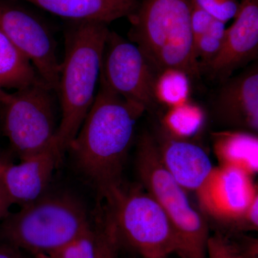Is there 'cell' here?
Returning a JSON list of instances; mask_svg holds the SVG:
<instances>
[{"mask_svg": "<svg viewBox=\"0 0 258 258\" xmlns=\"http://www.w3.org/2000/svg\"><path fill=\"white\" fill-rule=\"evenodd\" d=\"M96 98L69 148L78 169L108 198L122 187L121 176L136 125L145 107L123 99L99 82Z\"/></svg>", "mask_w": 258, "mask_h": 258, "instance_id": "6da1fadb", "label": "cell"}, {"mask_svg": "<svg viewBox=\"0 0 258 258\" xmlns=\"http://www.w3.org/2000/svg\"><path fill=\"white\" fill-rule=\"evenodd\" d=\"M109 31L106 24L77 22L66 33L64 55L56 91L60 98L61 118L55 141L62 156L77 135L96 98Z\"/></svg>", "mask_w": 258, "mask_h": 258, "instance_id": "7a4b0ae2", "label": "cell"}, {"mask_svg": "<svg viewBox=\"0 0 258 258\" xmlns=\"http://www.w3.org/2000/svg\"><path fill=\"white\" fill-rule=\"evenodd\" d=\"M129 37L157 74L166 69L181 70L191 81L201 76L194 52L189 0H141L128 18Z\"/></svg>", "mask_w": 258, "mask_h": 258, "instance_id": "3957f363", "label": "cell"}, {"mask_svg": "<svg viewBox=\"0 0 258 258\" xmlns=\"http://www.w3.org/2000/svg\"><path fill=\"white\" fill-rule=\"evenodd\" d=\"M91 227L79 199L67 193L45 194L9 214L0 226V239L20 250L49 254Z\"/></svg>", "mask_w": 258, "mask_h": 258, "instance_id": "277c9868", "label": "cell"}, {"mask_svg": "<svg viewBox=\"0 0 258 258\" xmlns=\"http://www.w3.org/2000/svg\"><path fill=\"white\" fill-rule=\"evenodd\" d=\"M137 149L139 177L172 225L177 240L176 254L181 258H207L210 235L206 220L161 164L155 139L150 134H144Z\"/></svg>", "mask_w": 258, "mask_h": 258, "instance_id": "5b68a950", "label": "cell"}, {"mask_svg": "<svg viewBox=\"0 0 258 258\" xmlns=\"http://www.w3.org/2000/svg\"><path fill=\"white\" fill-rule=\"evenodd\" d=\"M106 200L111 210L108 224L117 240L124 241L144 258H168L176 253L175 232L150 194L121 187Z\"/></svg>", "mask_w": 258, "mask_h": 258, "instance_id": "8992f818", "label": "cell"}, {"mask_svg": "<svg viewBox=\"0 0 258 258\" xmlns=\"http://www.w3.org/2000/svg\"><path fill=\"white\" fill-rule=\"evenodd\" d=\"M53 92L48 85L40 82L10 93L2 105L5 136L20 160L57 147Z\"/></svg>", "mask_w": 258, "mask_h": 258, "instance_id": "52a82bcc", "label": "cell"}, {"mask_svg": "<svg viewBox=\"0 0 258 258\" xmlns=\"http://www.w3.org/2000/svg\"><path fill=\"white\" fill-rule=\"evenodd\" d=\"M157 72L136 44L116 32L107 36L99 82L126 101L146 109L156 106L154 84Z\"/></svg>", "mask_w": 258, "mask_h": 258, "instance_id": "ba28073f", "label": "cell"}, {"mask_svg": "<svg viewBox=\"0 0 258 258\" xmlns=\"http://www.w3.org/2000/svg\"><path fill=\"white\" fill-rule=\"evenodd\" d=\"M0 31L28 57L42 81L56 92L60 63L55 39L46 25L30 12L0 1Z\"/></svg>", "mask_w": 258, "mask_h": 258, "instance_id": "9c48e42d", "label": "cell"}, {"mask_svg": "<svg viewBox=\"0 0 258 258\" xmlns=\"http://www.w3.org/2000/svg\"><path fill=\"white\" fill-rule=\"evenodd\" d=\"M196 195L202 211L217 221L237 227L246 209L257 196L258 190L252 176L218 166Z\"/></svg>", "mask_w": 258, "mask_h": 258, "instance_id": "30bf717a", "label": "cell"}, {"mask_svg": "<svg viewBox=\"0 0 258 258\" xmlns=\"http://www.w3.org/2000/svg\"><path fill=\"white\" fill-rule=\"evenodd\" d=\"M234 19L226 28L221 50L202 73L220 83L257 58L258 0H241Z\"/></svg>", "mask_w": 258, "mask_h": 258, "instance_id": "8fae6325", "label": "cell"}, {"mask_svg": "<svg viewBox=\"0 0 258 258\" xmlns=\"http://www.w3.org/2000/svg\"><path fill=\"white\" fill-rule=\"evenodd\" d=\"M213 102L217 118L228 129L258 132L257 62L221 82Z\"/></svg>", "mask_w": 258, "mask_h": 258, "instance_id": "7c38bea8", "label": "cell"}, {"mask_svg": "<svg viewBox=\"0 0 258 258\" xmlns=\"http://www.w3.org/2000/svg\"><path fill=\"white\" fill-rule=\"evenodd\" d=\"M62 157L57 147L7 166L0 182L13 204L23 207L47 194L56 166Z\"/></svg>", "mask_w": 258, "mask_h": 258, "instance_id": "4fadbf2b", "label": "cell"}, {"mask_svg": "<svg viewBox=\"0 0 258 258\" xmlns=\"http://www.w3.org/2000/svg\"><path fill=\"white\" fill-rule=\"evenodd\" d=\"M157 143L161 164L185 191L196 193L215 166L203 147L191 140L165 135Z\"/></svg>", "mask_w": 258, "mask_h": 258, "instance_id": "5bb4252c", "label": "cell"}, {"mask_svg": "<svg viewBox=\"0 0 258 258\" xmlns=\"http://www.w3.org/2000/svg\"><path fill=\"white\" fill-rule=\"evenodd\" d=\"M75 23L106 24L130 18L138 10L140 0H23Z\"/></svg>", "mask_w": 258, "mask_h": 258, "instance_id": "9a60e30c", "label": "cell"}, {"mask_svg": "<svg viewBox=\"0 0 258 258\" xmlns=\"http://www.w3.org/2000/svg\"><path fill=\"white\" fill-rule=\"evenodd\" d=\"M211 139L219 166L237 169L252 177L257 174V133L226 129L212 133Z\"/></svg>", "mask_w": 258, "mask_h": 258, "instance_id": "2e32d148", "label": "cell"}, {"mask_svg": "<svg viewBox=\"0 0 258 258\" xmlns=\"http://www.w3.org/2000/svg\"><path fill=\"white\" fill-rule=\"evenodd\" d=\"M44 82L28 57L0 31V89H23Z\"/></svg>", "mask_w": 258, "mask_h": 258, "instance_id": "e0dca14e", "label": "cell"}, {"mask_svg": "<svg viewBox=\"0 0 258 258\" xmlns=\"http://www.w3.org/2000/svg\"><path fill=\"white\" fill-rule=\"evenodd\" d=\"M206 120L203 107L188 100L168 108L162 118L166 135L173 138L191 140L201 132Z\"/></svg>", "mask_w": 258, "mask_h": 258, "instance_id": "ac0fdd59", "label": "cell"}, {"mask_svg": "<svg viewBox=\"0 0 258 258\" xmlns=\"http://www.w3.org/2000/svg\"><path fill=\"white\" fill-rule=\"evenodd\" d=\"M191 78L181 70L166 69L158 73L154 84L156 103L169 108L189 100Z\"/></svg>", "mask_w": 258, "mask_h": 258, "instance_id": "d6986e66", "label": "cell"}, {"mask_svg": "<svg viewBox=\"0 0 258 258\" xmlns=\"http://www.w3.org/2000/svg\"><path fill=\"white\" fill-rule=\"evenodd\" d=\"M207 258H257V241L247 239L238 243L221 233L215 234L209 237Z\"/></svg>", "mask_w": 258, "mask_h": 258, "instance_id": "ffe728a7", "label": "cell"}, {"mask_svg": "<svg viewBox=\"0 0 258 258\" xmlns=\"http://www.w3.org/2000/svg\"><path fill=\"white\" fill-rule=\"evenodd\" d=\"M226 28V23L215 19L208 30L194 40V52L201 74L221 50Z\"/></svg>", "mask_w": 258, "mask_h": 258, "instance_id": "44dd1931", "label": "cell"}, {"mask_svg": "<svg viewBox=\"0 0 258 258\" xmlns=\"http://www.w3.org/2000/svg\"><path fill=\"white\" fill-rule=\"evenodd\" d=\"M48 254L53 258H96V232L91 227Z\"/></svg>", "mask_w": 258, "mask_h": 258, "instance_id": "7402d4cb", "label": "cell"}, {"mask_svg": "<svg viewBox=\"0 0 258 258\" xmlns=\"http://www.w3.org/2000/svg\"><path fill=\"white\" fill-rule=\"evenodd\" d=\"M191 4L211 15L212 18L227 23L235 18L239 9L240 3L237 0H189Z\"/></svg>", "mask_w": 258, "mask_h": 258, "instance_id": "603a6c76", "label": "cell"}, {"mask_svg": "<svg viewBox=\"0 0 258 258\" xmlns=\"http://www.w3.org/2000/svg\"><path fill=\"white\" fill-rule=\"evenodd\" d=\"M117 243L114 231L109 225L96 232V258H117Z\"/></svg>", "mask_w": 258, "mask_h": 258, "instance_id": "cb8c5ba5", "label": "cell"}, {"mask_svg": "<svg viewBox=\"0 0 258 258\" xmlns=\"http://www.w3.org/2000/svg\"><path fill=\"white\" fill-rule=\"evenodd\" d=\"M214 20L215 18L205 10L190 3V20L193 41L208 30Z\"/></svg>", "mask_w": 258, "mask_h": 258, "instance_id": "d4e9b609", "label": "cell"}, {"mask_svg": "<svg viewBox=\"0 0 258 258\" xmlns=\"http://www.w3.org/2000/svg\"><path fill=\"white\" fill-rule=\"evenodd\" d=\"M237 228L242 230H257L258 229V195L252 200L246 209L238 222Z\"/></svg>", "mask_w": 258, "mask_h": 258, "instance_id": "484cf974", "label": "cell"}, {"mask_svg": "<svg viewBox=\"0 0 258 258\" xmlns=\"http://www.w3.org/2000/svg\"><path fill=\"white\" fill-rule=\"evenodd\" d=\"M12 205L13 204L7 196L1 184L0 186V220H5L9 215L10 208Z\"/></svg>", "mask_w": 258, "mask_h": 258, "instance_id": "4316f807", "label": "cell"}, {"mask_svg": "<svg viewBox=\"0 0 258 258\" xmlns=\"http://www.w3.org/2000/svg\"><path fill=\"white\" fill-rule=\"evenodd\" d=\"M0 258H24L20 249L8 244L0 245Z\"/></svg>", "mask_w": 258, "mask_h": 258, "instance_id": "83f0119b", "label": "cell"}, {"mask_svg": "<svg viewBox=\"0 0 258 258\" xmlns=\"http://www.w3.org/2000/svg\"><path fill=\"white\" fill-rule=\"evenodd\" d=\"M9 156L7 155L5 153L0 152V176L3 174L5 168L11 164Z\"/></svg>", "mask_w": 258, "mask_h": 258, "instance_id": "f1b7e54d", "label": "cell"}, {"mask_svg": "<svg viewBox=\"0 0 258 258\" xmlns=\"http://www.w3.org/2000/svg\"><path fill=\"white\" fill-rule=\"evenodd\" d=\"M10 93L0 89V104L3 105L8 100Z\"/></svg>", "mask_w": 258, "mask_h": 258, "instance_id": "f546056e", "label": "cell"}, {"mask_svg": "<svg viewBox=\"0 0 258 258\" xmlns=\"http://www.w3.org/2000/svg\"><path fill=\"white\" fill-rule=\"evenodd\" d=\"M34 258H53V257H51L50 254L41 253V254H34Z\"/></svg>", "mask_w": 258, "mask_h": 258, "instance_id": "4dcf8cb0", "label": "cell"}, {"mask_svg": "<svg viewBox=\"0 0 258 258\" xmlns=\"http://www.w3.org/2000/svg\"><path fill=\"white\" fill-rule=\"evenodd\" d=\"M0 186H1V183H0Z\"/></svg>", "mask_w": 258, "mask_h": 258, "instance_id": "1f68e13d", "label": "cell"}]
</instances>
